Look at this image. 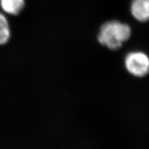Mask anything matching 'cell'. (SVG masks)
<instances>
[{
	"mask_svg": "<svg viewBox=\"0 0 149 149\" xmlns=\"http://www.w3.org/2000/svg\"><path fill=\"white\" fill-rule=\"evenodd\" d=\"M130 11L132 17L139 22L149 21V0H132Z\"/></svg>",
	"mask_w": 149,
	"mask_h": 149,
	"instance_id": "3957f363",
	"label": "cell"
},
{
	"mask_svg": "<svg viewBox=\"0 0 149 149\" xmlns=\"http://www.w3.org/2000/svg\"><path fill=\"white\" fill-rule=\"evenodd\" d=\"M124 66L131 75L143 78L149 73V57L141 51L129 52L125 57Z\"/></svg>",
	"mask_w": 149,
	"mask_h": 149,
	"instance_id": "7a4b0ae2",
	"label": "cell"
},
{
	"mask_svg": "<svg viewBox=\"0 0 149 149\" xmlns=\"http://www.w3.org/2000/svg\"><path fill=\"white\" fill-rule=\"evenodd\" d=\"M10 28L7 18L0 13V45L6 44L10 38Z\"/></svg>",
	"mask_w": 149,
	"mask_h": 149,
	"instance_id": "5b68a950",
	"label": "cell"
},
{
	"mask_svg": "<svg viewBox=\"0 0 149 149\" xmlns=\"http://www.w3.org/2000/svg\"><path fill=\"white\" fill-rule=\"evenodd\" d=\"M25 0H0V6L8 15L16 16L25 7Z\"/></svg>",
	"mask_w": 149,
	"mask_h": 149,
	"instance_id": "277c9868",
	"label": "cell"
},
{
	"mask_svg": "<svg viewBox=\"0 0 149 149\" xmlns=\"http://www.w3.org/2000/svg\"><path fill=\"white\" fill-rule=\"evenodd\" d=\"M132 29L127 23L117 20L104 22L101 26L97 36L98 42L111 50H118L129 40Z\"/></svg>",
	"mask_w": 149,
	"mask_h": 149,
	"instance_id": "6da1fadb",
	"label": "cell"
}]
</instances>
